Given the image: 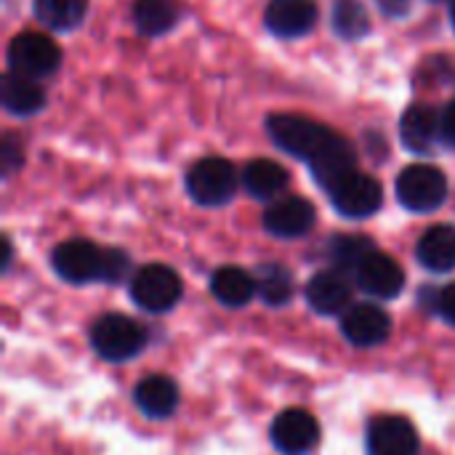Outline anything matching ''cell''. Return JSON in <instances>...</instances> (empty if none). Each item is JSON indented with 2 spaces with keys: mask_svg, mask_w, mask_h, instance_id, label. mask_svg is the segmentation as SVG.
<instances>
[{
  "mask_svg": "<svg viewBox=\"0 0 455 455\" xmlns=\"http://www.w3.org/2000/svg\"><path fill=\"white\" fill-rule=\"evenodd\" d=\"M91 347L107 363H128L147 347V333L125 315H104L91 328Z\"/></svg>",
  "mask_w": 455,
  "mask_h": 455,
  "instance_id": "cell-1",
  "label": "cell"
},
{
  "mask_svg": "<svg viewBox=\"0 0 455 455\" xmlns=\"http://www.w3.org/2000/svg\"><path fill=\"white\" fill-rule=\"evenodd\" d=\"M267 128H269L272 141L283 152L301 157L307 163H312L328 147V141L336 136L325 125H320L309 117H301V115H272Z\"/></svg>",
  "mask_w": 455,
  "mask_h": 455,
  "instance_id": "cell-2",
  "label": "cell"
},
{
  "mask_svg": "<svg viewBox=\"0 0 455 455\" xmlns=\"http://www.w3.org/2000/svg\"><path fill=\"white\" fill-rule=\"evenodd\" d=\"M181 291H184L181 277L165 264L141 267L131 280V299L136 301V307L152 315L171 312L179 304Z\"/></svg>",
  "mask_w": 455,
  "mask_h": 455,
  "instance_id": "cell-3",
  "label": "cell"
},
{
  "mask_svg": "<svg viewBox=\"0 0 455 455\" xmlns=\"http://www.w3.org/2000/svg\"><path fill=\"white\" fill-rule=\"evenodd\" d=\"M397 197L413 213H429L448 197V181L435 165H408L397 176Z\"/></svg>",
  "mask_w": 455,
  "mask_h": 455,
  "instance_id": "cell-4",
  "label": "cell"
},
{
  "mask_svg": "<svg viewBox=\"0 0 455 455\" xmlns=\"http://www.w3.org/2000/svg\"><path fill=\"white\" fill-rule=\"evenodd\" d=\"M237 189V176L232 163L221 157L197 160L187 171V192L200 205H224Z\"/></svg>",
  "mask_w": 455,
  "mask_h": 455,
  "instance_id": "cell-5",
  "label": "cell"
},
{
  "mask_svg": "<svg viewBox=\"0 0 455 455\" xmlns=\"http://www.w3.org/2000/svg\"><path fill=\"white\" fill-rule=\"evenodd\" d=\"M61 61L59 45L40 35V32H21L11 40L8 45V64L11 72L24 75V77H43L51 75Z\"/></svg>",
  "mask_w": 455,
  "mask_h": 455,
  "instance_id": "cell-6",
  "label": "cell"
},
{
  "mask_svg": "<svg viewBox=\"0 0 455 455\" xmlns=\"http://www.w3.org/2000/svg\"><path fill=\"white\" fill-rule=\"evenodd\" d=\"M104 256L107 251L96 248L88 240H67L56 245L51 264L61 280L72 285H85V283L104 277Z\"/></svg>",
  "mask_w": 455,
  "mask_h": 455,
  "instance_id": "cell-7",
  "label": "cell"
},
{
  "mask_svg": "<svg viewBox=\"0 0 455 455\" xmlns=\"http://www.w3.org/2000/svg\"><path fill=\"white\" fill-rule=\"evenodd\" d=\"M269 437L283 455H309L320 443V424L309 411L288 408L272 421Z\"/></svg>",
  "mask_w": 455,
  "mask_h": 455,
  "instance_id": "cell-8",
  "label": "cell"
},
{
  "mask_svg": "<svg viewBox=\"0 0 455 455\" xmlns=\"http://www.w3.org/2000/svg\"><path fill=\"white\" fill-rule=\"evenodd\" d=\"M368 455H419L421 437L405 416H376L365 435Z\"/></svg>",
  "mask_w": 455,
  "mask_h": 455,
  "instance_id": "cell-9",
  "label": "cell"
},
{
  "mask_svg": "<svg viewBox=\"0 0 455 455\" xmlns=\"http://www.w3.org/2000/svg\"><path fill=\"white\" fill-rule=\"evenodd\" d=\"M331 195V203L333 208L341 213V216H349V219H368L373 216L379 208H381V200H384V192H381V184L365 173H349L347 179H341L333 189H328Z\"/></svg>",
  "mask_w": 455,
  "mask_h": 455,
  "instance_id": "cell-10",
  "label": "cell"
},
{
  "mask_svg": "<svg viewBox=\"0 0 455 455\" xmlns=\"http://www.w3.org/2000/svg\"><path fill=\"white\" fill-rule=\"evenodd\" d=\"M341 333L360 349L381 347L392 333V317L379 304H355L341 315Z\"/></svg>",
  "mask_w": 455,
  "mask_h": 455,
  "instance_id": "cell-11",
  "label": "cell"
},
{
  "mask_svg": "<svg viewBox=\"0 0 455 455\" xmlns=\"http://www.w3.org/2000/svg\"><path fill=\"white\" fill-rule=\"evenodd\" d=\"M355 277H357V285L368 296H373V299H395L405 288V272H403V267L392 256L379 253V251H373L355 269Z\"/></svg>",
  "mask_w": 455,
  "mask_h": 455,
  "instance_id": "cell-12",
  "label": "cell"
},
{
  "mask_svg": "<svg viewBox=\"0 0 455 455\" xmlns=\"http://www.w3.org/2000/svg\"><path fill=\"white\" fill-rule=\"evenodd\" d=\"M307 301L317 315H344L352 307V285L341 275V269L320 272L307 285Z\"/></svg>",
  "mask_w": 455,
  "mask_h": 455,
  "instance_id": "cell-13",
  "label": "cell"
},
{
  "mask_svg": "<svg viewBox=\"0 0 455 455\" xmlns=\"http://www.w3.org/2000/svg\"><path fill=\"white\" fill-rule=\"evenodd\" d=\"M264 227L275 237H301L315 227V205L304 197L277 200L264 213Z\"/></svg>",
  "mask_w": 455,
  "mask_h": 455,
  "instance_id": "cell-14",
  "label": "cell"
},
{
  "mask_svg": "<svg viewBox=\"0 0 455 455\" xmlns=\"http://www.w3.org/2000/svg\"><path fill=\"white\" fill-rule=\"evenodd\" d=\"M317 24L312 0H272L267 8V27L280 37H301Z\"/></svg>",
  "mask_w": 455,
  "mask_h": 455,
  "instance_id": "cell-15",
  "label": "cell"
},
{
  "mask_svg": "<svg viewBox=\"0 0 455 455\" xmlns=\"http://www.w3.org/2000/svg\"><path fill=\"white\" fill-rule=\"evenodd\" d=\"M133 400L147 419H168L179 408V387L168 376H147L139 381Z\"/></svg>",
  "mask_w": 455,
  "mask_h": 455,
  "instance_id": "cell-16",
  "label": "cell"
},
{
  "mask_svg": "<svg viewBox=\"0 0 455 455\" xmlns=\"http://www.w3.org/2000/svg\"><path fill=\"white\" fill-rule=\"evenodd\" d=\"M443 136V120L432 107L416 104L403 115V144L411 152H432Z\"/></svg>",
  "mask_w": 455,
  "mask_h": 455,
  "instance_id": "cell-17",
  "label": "cell"
},
{
  "mask_svg": "<svg viewBox=\"0 0 455 455\" xmlns=\"http://www.w3.org/2000/svg\"><path fill=\"white\" fill-rule=\"evenodd\" d=\"M309 165H312L317 184H323L325 189H333L341 179L355 173V149L341 136H333L328 147Z\"/></svg>",
  "mask_w": 455,
  "mask_h": 455,
  "instance_id": "cell-18",
  "label": "cell"
},
{
  "mask_svg": "<svg viewBox=\"0 0 455 455\" xmlns=\"http://www.w3.org/2000/svg\"><path fill=\"white\" fill-rule=\"evenodd\" d=\"M419 264L429 272H451L455 269V229L453 227H432L421 235L416 248Z\"/></svg>",
  "mask_w": 455,
  "mask_h": 455,
  "instance_id": "cell-19",
  "label": "cell"
},
{
  "mask_svg": "<svg viewBox=\"0 0 455 455\" xmlns=\"http://www.w3.org/2000/svg\"><path fill=\"white\" fill-rule=\"evenodd\" d=\"M211 293L229 309H240L251 304V299L259 293L256 291V277H251L240 267H221L211 277Z\"/></svg>",
  "mask_w": 455,
  "mask_h": 455,
  "instance_id": "cell-20",
  "label": "cell"
},
{
  "mask_svg": "<svg viewBox=\"0 0 455 455\" xmlns=\"http://www.w3.org/2000/svg\"><path fill=\"white\" fill-rule=\"evenodd\" d=\"M243 181L248 187V192L259 200H272L277 197L280 192H285L291 176L288 171L275 163V160H253L248 163L245 173H243Z\"/></svg>",
  "mask_w": 455,
  "mask_h": 455,
  "instance_id": "cell-21",
  "label": "cell"
},
{
  "mask_svg": "<svg viewBox=\"0 0 455 455\" xmlns=\"http://www.w3.org/2000/svg\"><path fill=\"white\" fill-rule=\"evenodd\" d=\"M3 104L8 112L13 115H35L43 104H45V96L43 91L32 83V77H24V75H5L3 77Z\"/></svg>",
  "mask_w": 455,
  "mask_h": 455,
  "instance_id": "cell-22",
  "label": "cell"
},
{
  "mask_svg": "<svg viewBox=\"0 0 455 455\" xmlns=\"http://www.w3.org/2000/svg\"><path fill=\"white\" fill-rule=\"evenodd\" d=\"M179 19L176 0H136L133 3V21L144 35H163Z\"/></svg>",
  "mask_w": 455,
  "mask_h": 455,
  "instance_id": "cell-23",
  "label": "cell"
},
{
  "mask_svg": "<svg viewBox=\"0 0 455 455\" xmlns=\"http://www.w3.org/2000/svg\"><path fill=\"white\" fill-rule=\"evenodd\" d=\"M256 291L269 307H283L293 299V277L280 264H264L256 272Z\"/></svg>",
  "mask_w": 455,
  "mask_h": 455,
  "instance_id": "cell-24",
  "label": "cell"
},
{
  "mask_svg": "<svg viewBox=\"0 0 455 455\" xmlns=\"http://www.w3.org/2000/svg\"><path fill=\"white\" fill-rule=\"evenodd\" d=\"M85 0H35V16L51 29H72L83 21Z\"/></svg>",
  "mask_w": 455,
  "mask_h": 455,
  "instance_id": "cell-25",
  "label": "cell"
},
{
  "mask_svg": "<svg viewBox=\"0 0 455 455\" xmlns=\"http://www.w3.org/2000/svg\"><path fill=\"white\" fill-rule=\"evenodd\" d=\"M373 253V243L357 235H341L331 243V259L339 269H357Z\"/></svg>",
  "mask_w": 455,
  "mask_h": 455,
  "instance_id": "cell-26",
  "label": "cell"
},
{
  "mask_svg": "<svg viewBox=\"0 0 455 455\" xmlns=\"http://www.w3.org/2000/svg\"><path fill=\"white\" fill-rule=\"evenodd\" d=\"M333 27L339 35L355 40V37H363L368 35L371 29V21H368V11L363 8V3L357 0H339L336 8H333Z\"/></svg>",
  "mask_w": 455,
  "mask_h": 455,
  "instance_id": "cell-27",
  "label": "cell"
},
{
  "mask_svg": "<svg viewBox=\"0 0 455 455\" xmlns=\"http://www.w3.org/2000/svg\"><path fill=\"white\" fill-rule=\"evenodd\" d=\"M128 275V256L123 251H107L104 256V283H120Z\"/></svg>",
  "mask_w": 455,
  "mask_h": 455,
  "instance_id": "cell-28",
  "label": "cell"
},
{
  "mask_svg": "<svg viewBox=\"0 0 455 455\" xmlns=\"http://www.w3.org/2000/svg\"><path fill=\"white\" fill-rule=\"evenodd\" d=\"M437 312L445 323H451L455 328V283L437 293Z\"/></svg>",
  "mask_w": 455,
  "mask_h": 455,
  "instance_id": "cell-29",
  "label": "cell"
},
{
  "mask_svg": "<svg viewBox=\"0 0 455 455\" xmlns=\"http://www.w3.org/2000/svg\"><path fill=\"white\" fill-rule=\"evenodd\" d=\"M21 149H19V144L11 139V136H5V141H3V171L5 173H11L16 165H21Z\"/></svg>",
  "mask_w": 455,
  "mask_h": 455,
  "instance_id": "cell-30",
  "label": "cell"
},
{
  "mask_svg": "<svg viewBox=\"0 0 455 455\" xmlns=\"http://www.w3.org/2000/svg\"><path fill=\"white\" fill-rule=\"evenodd\" d=\"M443 136L455 144V101L445 109V115H443Z\"/></svg>",
  "mask_w": 455,
  "mask_h": 455,
  "instance_id": "cell-31",
  "label": "cell"
},
{
  "mask_svg": "<svg viewBox=\"0 0 455 455\" xmlns=\"http://www.w3.org/2000/svg\"><path fill=\"white\" fill-rule=\"evenodd\" d=\"M381 5L389 11V13H403L408 8V0H381Z\"/></svg>",
  "mask_w": 455,
  "mask_h": 455,
  "instance_id": "cell-32",
  "label": "cell"
},
{
  "mask_svg": "<svg viewBox=\"0 0 455 455\" xmlns=\"http://www.w3.org/2000/svg\"><path fill=\"white\" fill-rule=\"evenodd\" d=\"M453 24H455V0H453Z\"/></svg>",
  "mask_w": 455,
  "mask_h": 455,
  "instance_id": "cell-33",
  "label": "cell"
}]
</instances>
